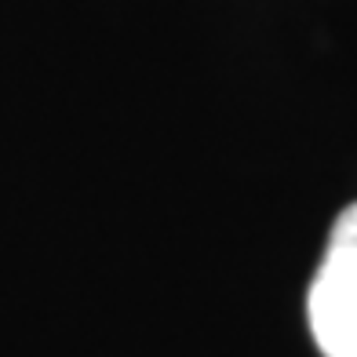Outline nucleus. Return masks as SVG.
Segmentation results:
<instances>
[{
  "label": "nucleus",
  "instance_id": "1",
  "mask_svg": "<svg viewBox=\"0 0 357 357\" xmlns=\"http://www.w3.org/2000/svg\"><path fill=\"white\" fill-rule=\"evenodd\" d=\"M306 317L321 357H357V204L332 222L306 296Z\"/></svg>",
  "mask_w": 357,
  "mask_h": 357
}]
</instances>
